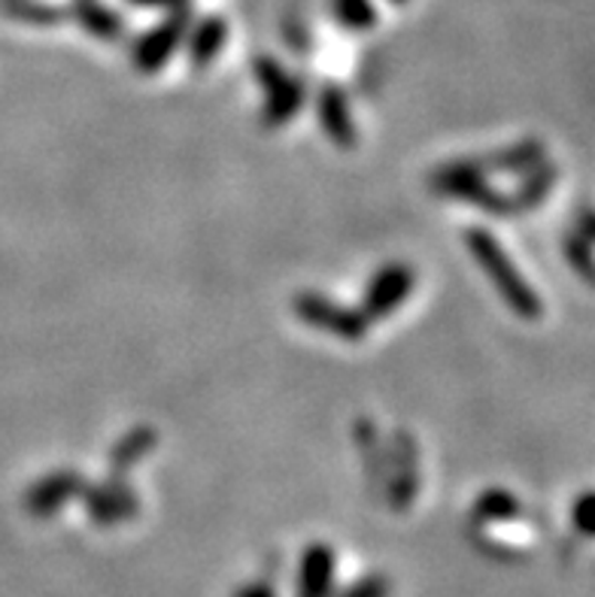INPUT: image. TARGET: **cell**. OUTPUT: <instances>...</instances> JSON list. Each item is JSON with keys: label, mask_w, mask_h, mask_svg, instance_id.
I'll return each mask as SVG.
<instances>
[{"label": "cell", "mask_w": 595, "mask_h": 597, "mask_svg": "<svg viewBox=\"0 0 595 597\" xmlns=\"http://www.w3.org/2000/svg\"><path fill=\"white\" fill-rule=\"evenodd\" d=\"M222 40H226V24L219 22V19H207V22L195 31V36H191V55L198 61L213 59L219 46H222Z\"/></svg>", "instance_id": "7a4b0ae2"}, {"label": "cell", "mask_w": 595, "mask_h": 597, "mask_svg": "<svg viewBox=\"0 0 595 597\" xmlns=\"http://www.w3.org/2000/svg\"><path fill=\"white\" fill-rule=\"evenodd\" d=\"M337 15L346 28H368L374 22V7L368 0H337Z\"/></svg>", "instance_id": "277c9868"}, {"label": "cell", "mask_w": 595, "mask_h": 597, "mask_svg": "<svg viewBox=\"0 0 595 597\" xmlns=\"http://www.w3.org/2000/svg\"><path fill=\"white\" fill-rule=\"evenodd\" d=\"M395 3H401V0H395Z\"/></svg>", "instance_id": "52a82bcc"}, {"label": "cell", "mask_w": 595, "mask_h": 597, "mask_svg": "<svg viewBox=\"0 0 595 597\" xmlns=\"http://www.w3.org/2000/svg\"><path fill=\"white\" fill-rule=\"evenodd\" d=\"M12 10L24 12V15H31V22H55V10L46 7V3H12Z\"/></svg>", "instance_id": "5b68a950"}, {"label": "cell", "mask_w": 595, "mask_h": 597, "mask_svg": "<svg viewBox=\"0 0 595 597\" xmlns=\"http://www.w3.org/2000/svg\"><path fill=\"white\" fill-rule=\"evenodd\" d=\"M182 24H186V19L174 15L170 22H165L161 28H155L153 34L144 40V46H140V59H144L146 64H158V61H165L167 55H170V49L177 46L179 34H182Z\"/></svg>", "instance_id": "6da1fadb"}, {"label": "cell", "mask_w": 595, "mask_h": 597, "mask_svg": "<svg viewBox=\"0 0 595 597\" xmlns=\"http://www.w3.org/2000/svg\"><path fill=\"white\" fill-rule=\"evenodd\" d=\"M80 19L95 34H116L119 31V19L109 10H104L101 3H95V0H80Z\"/></svg>", "instance_id": "3957f363"}, {"label": "cell", "mask_w": 595, "mask_h": 597, "mask_svg": "<svg viewBox=\"0 0 595 597\" xmlns=\"http://www.w3.org/2000/svg\"><path fill=\"white\" fill-rule=\"evenodd\" d=\"M140 7H167V3H177V0H134Z\"/></svg>", "instance_id": "8992f818"}]
</instances>
